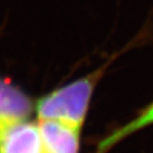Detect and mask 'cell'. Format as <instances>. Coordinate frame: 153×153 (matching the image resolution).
Segmentation results:
<instances>
[{
	"instance_id": "2",
	"label": "cell",
	"mask_w": 153,
	"mask_h": 153,
	"mask_svg": "<svg viewBox=\"0 0 153 153\" xmlns=\"http://www.w3.org/2000/svg\"><path fill=\"white\" fill-rule=\"evenodd\" d=\"M42 153H77L81 127L58 120H39Z\"/></svg>"
},
{
	"instance_id": "5",
	"label": "cell",
	"mask_w": 153,
	"mask_h": 153,
	"mask_svg": "<svg viewBox=\"0 0 153 153\" xmlns=\"http://www.w3.org/2000/svg\"><path fill=\"white\" fill-rule=\"evenodd\" d=\"M151 124H153V103L144 112H142L141 115L138 116L137 118L133 119L128 124H126L125 126L119 128L118 131H116L111 135L105 137L103 141H101L100 144H99L98 150H97V153H104L108 149L114 146L116 143L120 142L123 138L129 136L131 134L140 131L141 128L146 127V126L151 125Z\"/></svg>"
},
{
	"instance_id": "3",
	"label": "cell",
	"mask_w": 153,
	"mask_h": 153,
	"mask_svg": "<svg viewBox=\"0 0 153 153\" xmlns=\"http://www.w3.org/2000/svg\"><path fill=\"white\" fill-rule=\"evenodd\" d=\"M32 102L24 92L0 77V135L18 121L26 120Z\"/></svg>"
},
{
	"instance_id": "4",
	"label": "cell",
	"mask_w": 153,
	"mask_h": 153,
	"mask_svg": "<svg viewBox=\"0 0 153 153\" xmlns=\"http://www.w3.org/2000/svg\"><path fill=\"white\" fill-rule=\"evenodd\" d=\"M0 153H42L39 125L18 121L0 135Z\"/></svg>"
},
{
	"instance_id": "1",
	"label": "cell",
	"mask_w": 153,
	"mask_h": 153,
	"mask_svg": "<svg viewBox=\"0 0 153 153\" xmlns=\"http://www.w3.org/2000/svg\"><path fill=\"white\" fill-rule=\"evenodd\" d=\"M101 73L99 69L43 97L36 104L39 120H58L82 128Z\"/></svg>"
}]
</instances>
